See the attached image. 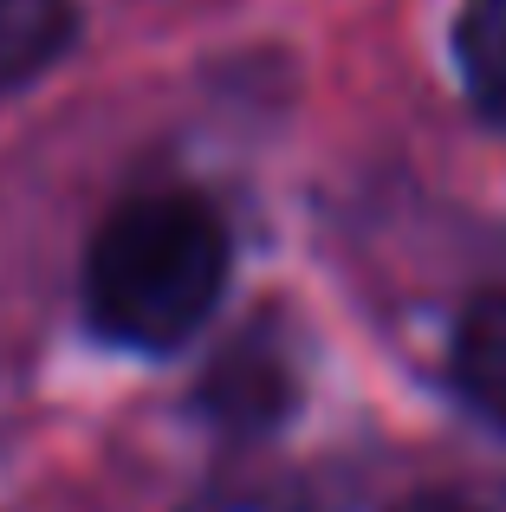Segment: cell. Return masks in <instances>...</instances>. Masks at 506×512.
<instances>
[{
    "label": "cell",
    "instance_id": "1",
    "mask_svg": "<svg viewBox=\"0 0 506 512\" xmlns=\"http://www.w3.org/2000/svg\"><path fill=\"white\" fill-rule=\"evenodd\" d=\"M228 292V234L195 195L124 201L85 253V312L124 350H176Z\"/></svg>",
    "mask_w": 506,
    "mask_h": 512
},
{
    "label": "cell",
    "instance_id": "2",
    "mask_svg": "<svg viewBox=\"0 0 506 512\" xmlns=\"http://www.w3.org/2000/svg\"><path fill=\"white\" fill-rule=\"evenodd\" d=\"M78 39V0H0V91L33 85Z\"/></svg>",
    "mask_w": 506,
    "mask_h": 512
},
{
    "label": "cell",
    "instance_id": "3",
    "mask_svg": "<svg viewBox=\"0 0 506 512\" xmlns=\"http://www.w3.org/2000/svg\"><path fill=\"white\" fill-rule=\"evenodd\" d=\"M455 383L474 409L506 422V292H481L455 325Z\"/></svg>",
    "mask_w": 506,
    "mask_h": 512
},
{
    "label": "cell",
    "instance_id": "4",
    "mask_svg": "<svg viewBox=\"0 0 506 512\" xmlns=\"http://www.w3.org/2000/svg\"><path fill=\"white\" fill-rule=\"evenodd\" d=\"M448 46H455V72L468 98L487 111H506V0H468L455 13Z\"/></svg>",
    "mask_w": 506,
    "mask_h": 512
},
{
    "label": "cell",
    "instance_id": "5",
    "mask_svg": "<svg viewBox=\"0 0 506 512\" xmlns=\"http://www.w3.org/2000/svg\"><path fill=\"white\" fill-rule=\"evenodd\" d=\"M396 512H481V506H468L461 493H416V500H403Z\"/></svg>",
    "mask_w": 506,
    "mask_h": 512
}]
</instances>
